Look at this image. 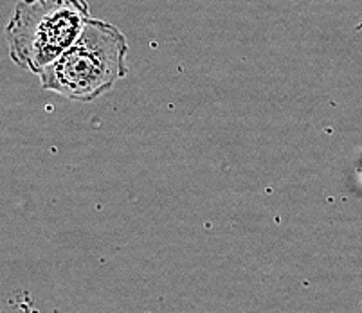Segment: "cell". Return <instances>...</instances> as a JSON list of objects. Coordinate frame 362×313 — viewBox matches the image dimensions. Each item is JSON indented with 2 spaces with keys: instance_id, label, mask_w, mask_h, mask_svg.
<instances>
[{
  "instance_id": "6da1fadb",
  "label": "cell",
  "mask_w": 362,
  "mask_h": 313,
  "mask_svg": "<svg viewBox=\"0 0 362 313\" xmlns=\"http://www.w3.org/2000/svg\"><path fill=\"white\" fill-rule=\"evenodd\" d=\"M127 56L123 31L107 20L90 18L74 45L42 72L40 85L71 101L90 103L127 78Z\"/></svg>"
},
{
  "instance_id": "7a4b0ae2",
  "label": "cell",
  "mask_w": 362,
  "mask_h": 313,
  "mask_svg": "<svg viewBox=\"0 0 362 313\" xmlns=\"http://www.w3.org/2000/svg\"><path fill=\"white\" fill-rule=\"evenodd\" d=\"M88 20L87 0H18L6 28L9 56L40 76L74 45Z\"/></svg>"
}]
</instances>
